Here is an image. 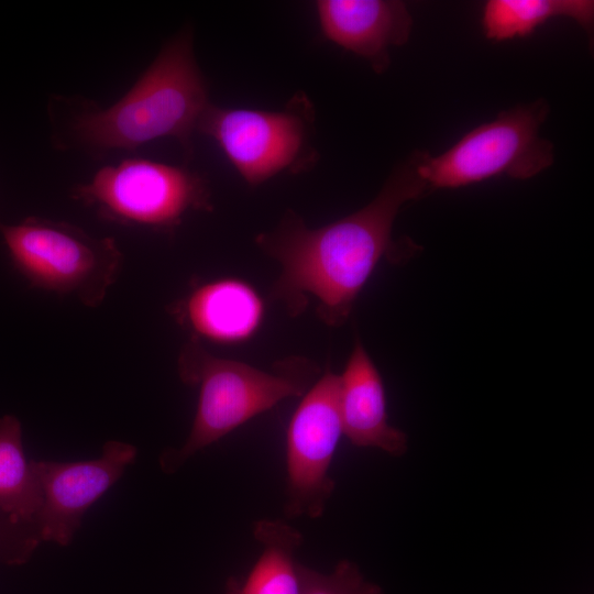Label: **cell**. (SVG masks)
<instances>
[{
    "label": "cell",
    "mask_w": 594,
    "mask_h": 594,
    "mask_svg": "<svg viewBox=\"0 0 594 594\" xmlns=\"http://www.w3.org/2000/svg\"><path fill=\"white\" fill-rule=\"evenodd\" d=\"M422 153L417 150L398 163L376 197L358 211L316 229L288 211L274 230L256 237V245L282 267L272 296L289 316L301 314L312 296L321 321L340 327L383 257L397 262L415 254L417 245L395 241L392 231L405 204L431 193L419 170Z\"/></svg>",
    "instance_id": "6da1fadb"
},
{
    "label": "cell",
    "mask_w": 594,
    "mask_h": 594,
    "mask_svg": "<svg viewBox=\"0 0 594 594\" xmlns=\"http://www.w3.org/2000/svg\"><path fill=\"white\" fill-rule=\"evenodd\" d=\"M209 105L208 86L194 55L193 31L185 29L165 43L120 100L109 108L89 102L77 110L58 144L101 154L173 138L190 154L193 132Z\"/></svg>",
    "instance_id": "7a4b0ae2"
},
{
    "label": "cell",
    "mask_w": 594,
    "mask_h": 594,
    "mask_svg": "<svg viewBox=\"0 0 594 594\" xmlns=\"http://www.w3.org/2000/svg\"><path fill=\"white\" fill-rule=\"evenodd\" d=\"M177 369L185 384L199 387V398L185 443L160 457L166 474L175 473L195 453L282 400L302 396L319 374L314 362L300 356L278 361L272 371L222 359L194 337L183 346Z\"/></svg>",
    "instance_id": "3957f363"
},
{
    "label": "cell",
    "mask_w": 594,
    "mask_h": 594,
    "mask_svg": "<svg viewBox=\"0 0 594 594\" xmlns=\"http://www.w3.org/2000/svg\"><path fill=\"white\" fill-rule=\"evenodd\" d=\"M14 267L38 289L98 307L117 282L123 254L113 238H96L63 221L29 217L1 224Z\"/></svg>",
    "instance_id": "277c9868"
},
{
    "label": "cell",
    "mask_w": 594,
    "mask_h": 594,
    "mask_svg": "<svg viewBox=\"0 0 594 594\" xmlns=\"http://www.w3.org/2000/svg\"><path fill=\"white\" fill-rule=\"evenodd\" d=\"M550 108L544 99L517 105L465 133L446 152L424 151L419 170L430 190L454 189L507 176L526 180L554 162L552 142L540 135Z\"/></svg>",
    "instance_id": "5b68a950"
},
{
    "label": "cell",
    "mask_w": 594,
    "mask_h": 594,
    "mask_svg": "<svg viewBox=\"0 0 594 594\" xmlns=\"http://www.w3.org/2000/svg\"><path fill=\"white\" fill-rule=\"evenodd\" d=\"M73 198L102 219L154 230H173L190 211L212 209L206 180L189 169L144 158L100 168Z\"/></svg>",
    "instance_id": "8992f818"
},
{
    "label": "cell",
    "mask_w": 594,
    "mask_h": 594,
    "mask_svg": "<svg viewBox=\"0 0 594 594\" xmlns=\"http://www.w3.org/2000/svg\"><path fill=\"white\" fill-rule=\"evenodd\" d=\"M315 111L304 94H296L284 109L221 108L204 112L197 131L211 138L251 186L283 172L305 170L316 162L311 144Z\"/></svg>",
    "instance_id": "52a82bcc"
},
{
    "label": "cell",
    "mask_w": 594,
    "mask_h": 594,
    "mask_svg": "<svg viewBox=\"0 0 594 594\" xmlns=\"http://www.w3.org/2000/svg\"><path fill=\"white\" fill-rule=\"evenodd\" d=\"M339 375L329 369L295 409L286 432V518L322 516L336 482L330 466L340 441Z\"/></svg>",
    "instance_id": "ba28073f"
},
{
    "label": "cell",
    "mask_w": 594,
    "mask_h": 594,
    "mask_svg": "<svg viewBox=\"0 0 594 594\" xmlns=\"http://www.w3.org/2000/svg\"><path fill=\"white\" fill-rule=\"evenodd\" d=\"M136 454L134 446L112 440L105 443L98 459L33 461L43 492L36 517L41 540L68 546L84 514L122 476Z\"/></svg>",
    "instance_id": "9c48e42d"
},
{
    "label": "cell",
    "mask_w": 594,
    "mask_h": 594,
    "mask_svg": "<svg viewBox=\"0 0 594 594\" xmlns=\"http://www.w3.org/2000/svg\"><path fill=\"white\" fill-rule=\"evenodd\" d=\"M323 35L366 59L375 73L389 66V51L409 40L413 16L403 1L319 0L316 2Z\"/></svg>",
    "instance_id": "30bf717a"
},
{
    "label": "cell",
    "mask_w": 594,
    "mask_h": 594,
    "mask_svg": "<svg viewBox=\"0 0 594 594\" xmlns=\"http://www.w3.org/2000/svg\"><path fill=\"white\" fill-rule=\"evenodd\" d=\"M339 411L343 435L355 447L402 457L407 435L388 422L383 381L361 341L339 375Z\"/></svg>",
    "instance_id": "8fae6325"
},
{
    "label": "cell",
    "mask_w": 594,
    "mask_h": 594,
    "mask_svg": "<svg viewBox=\"0 0 594 594\" xmlns=\"http://www.w3.org/2000/svg\"><path fill=\"white\" fill-rule=\"evenodd\" d=\"M174 314L191 337L215 343L250 339L264 316V302L248 283L221 278L201 284L175 306Z\"/></svg>",
    "instance_id": "7c38bea8"
},
{
    "label": "cell",
    "mask_w": 594,
    "mask_h": 594,
    "mask_svg": "<svg viewBox=\"0 0 594 594\" xmlns=\"http://www.w3.org/2000/svg\"><path fill=\"white\" fill-rule=\"evenodd\" d=\"M253 537L262 552L244 584L238 587L230 582L227 594H300L295 553L304 541L302 534L285 519H260Z\"/></svg>",
    "instance_id": "4fadbf2b"
},
{
    "label": "cell",
    "mask_w": 594,
    "mask_h": 594,
    "mask_svg": "<svg viewBox=\"0 0 594 594\" xmlns=\"http://www.w3.org/2000/svg\"><path fill=\"white\" fill-rule=\"evenodd\" d=\"M554 18L572 19L590 35L594 24V2L590 0H490L483 8V33L487 40L495 42L524 37Z\"/></svg>",
    "instance_id": "5bb4252c"
},
{
    "label": "cell",
    "mask_w": 594,
    "mask_h": 594,
    "mask_svg": "<svg viewBox=\"0 0 594 594\" xmlns=\"http://www.w3.org/2000/svg\"><path fill=\"white\" fill-rule=\"evenodd\" d=\"M43 492L33 461L28 462L20 421L13 416L0 419V512L23 524H36Z\"/></svg>",
    "instance_id": "9a60e30c"
},
{
    "label": "cell",
    "mask_w": 594,
    "mask_h": 594,
    "mask_svg": "<svg viewBox=\"0 0 594 594\" xmlns=\"http://www.w3.org/2000/svg\"><path fill=\"white\" fill-rule=\"evenodd\" d=\"M298 574L300 594H383L382 587L367 581L350 560L340 561L330 573L298 563Z\"/></svg>",
    "instance_id": "2e32d148"
}]
</instances>
